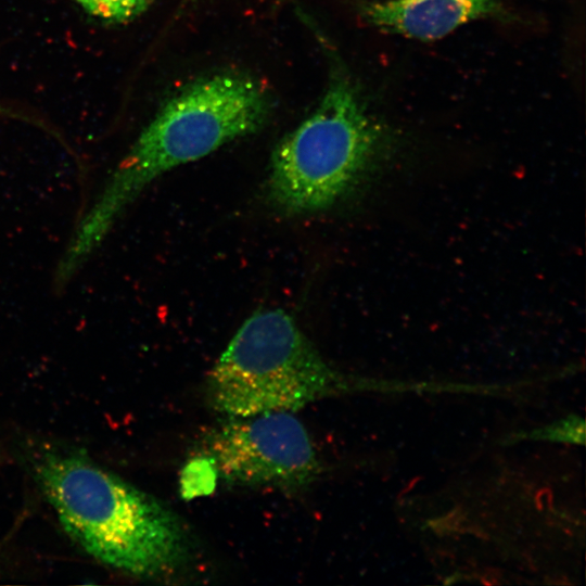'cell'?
I'll return each mask as SVG.
<instances>
[{
	"label": "cell",
	"instance_id": "1",
	"mask_svg": "<svg viewBox=\"0 0 586 586\" xmlns=\"http://www.w3.org/2000/svg\"><path fill=\"white\" fill-rule=\"evenodd\" d=\"M27 458L65 533L95 560L157 581L195 560L194 537L176 512L82 451L43 443Z\"/></svg>",
	"mask_w": 586,
	"mask_h": 586
},
{
	"label": "cell",
	"instance_id": "4",
	"mask_svg": "<svg viewBox=\"0 0 586 586\" xmlns=\"http://www.w3.org/2000/svg\"><path fill=\"white\" fill-rule=\"evenodd\" d=\"M213 409L226 418L288 411L371 388L330 366L282 309H260L234 333L206 378Z\"/></svg>",
	"mask_w": 586,
	"mask_h": 586
},
{
	"label": "cell",
	"instance_id": "7",
	"mask_svg": "<svg viewBox=\"0 0 586 586\" xmlns=\"http://www.w3.org/2000/svg\"><path fill=\"white\" fill-rule=\"evenodd\" d=\"M87 13L107 23H126L143 13L154 0H75Z\"/></svg>",
	"mask_w": 586,
	"mask_h": 586
},
{
	"label": "cell",
	"instance_id": "2",
	"mask_svg": "<svg viewBox=\"0 0 586 586\" xmlns=\"http://www.w3.org/2000/svg\"><path fill=\"white\" fill-rule=\"evenodd\" d=\"M272 107L265 85L239 72L202 77L168 99L76 226L58 263V277H74L123 212L153 180L257 131Z\"/></svg>",
	"mask_w": 586,
	"mask_h": 586
},
{
	"label": "cell",
	"instance_id": "5",
	"mask_svg": "<svg viewBox=\"0 0 586 586\" xmlns=\"http://www.w3.org/2000/svg\"><path fill=\"white\" fill-rule=\"evenodd\" d=\"M202 450L229 485L292 492L306 488L321 472L307 429L288 411L227 418L206 433Z\"/></svg>",
	"mask_w": 586,
	"mask_h": 586
},
{
	"label": "cell",
	"instance_id": "6",
	"mask_svg": "<svg viewBox=\"0 0 586 586\" xmlns=\"http://www.w3.org/2000/svg\"><path fill=\"white\" fill-rule=\"evenodd\" d=\"M359 14L384 33L435 40L470 21L505 17L507 11L501 0H384L360 3Z\"/></svg>",
	"mask_w": 586,
	"mask_h": 586
},
{
	"label": "cell",
	"instance_id": "3",
	"mask_svg": "<svg viewBox=\"0 0 586 586\" xmlns=\"http://www.w3.org/2000/svg\"><path fill=\"white\" fill-rule=\"evenodd\" d=\"M398 146L351 76L334 68L316 110L273 150L268 198L289 215L328 209L387 166Z\"/></svg>",
	"mask_w": 586,
	"mask_h": 586
},
{
	"label": "cell",
	"instance_id": "8",
	"mask_svg": "<svg viewBox=\"0 0 586 586\" xmlns=\"http://www.w3.org/2000/svg\"><path fill=\"white\" fill-rule=\"evenodd\" d=\"M525 435L532 440H548L583 445L585 442V422L583 418L572 415L542 429L533 430Z\"/></svg>",
	"mask_w": 586,
	"mask_h": 586
},
{
	"label": "cell",
	"instance_id": "9",
	"mask_svg": "<svg viewBox=\"0 0 586 586\" xmlns=\"http://www.w3.org/2000/svg\"><path fill=\"white\" fill-rule=\"evenodd\" d=\"M0 115H8L10 117H17L24 120L33 122V119L27 118V116L21 115L20 113H16L5 106H2L0 104Z\"/></svg>",
	"mask_w": 586,
	"mask_h": 586
}]
</instances>
